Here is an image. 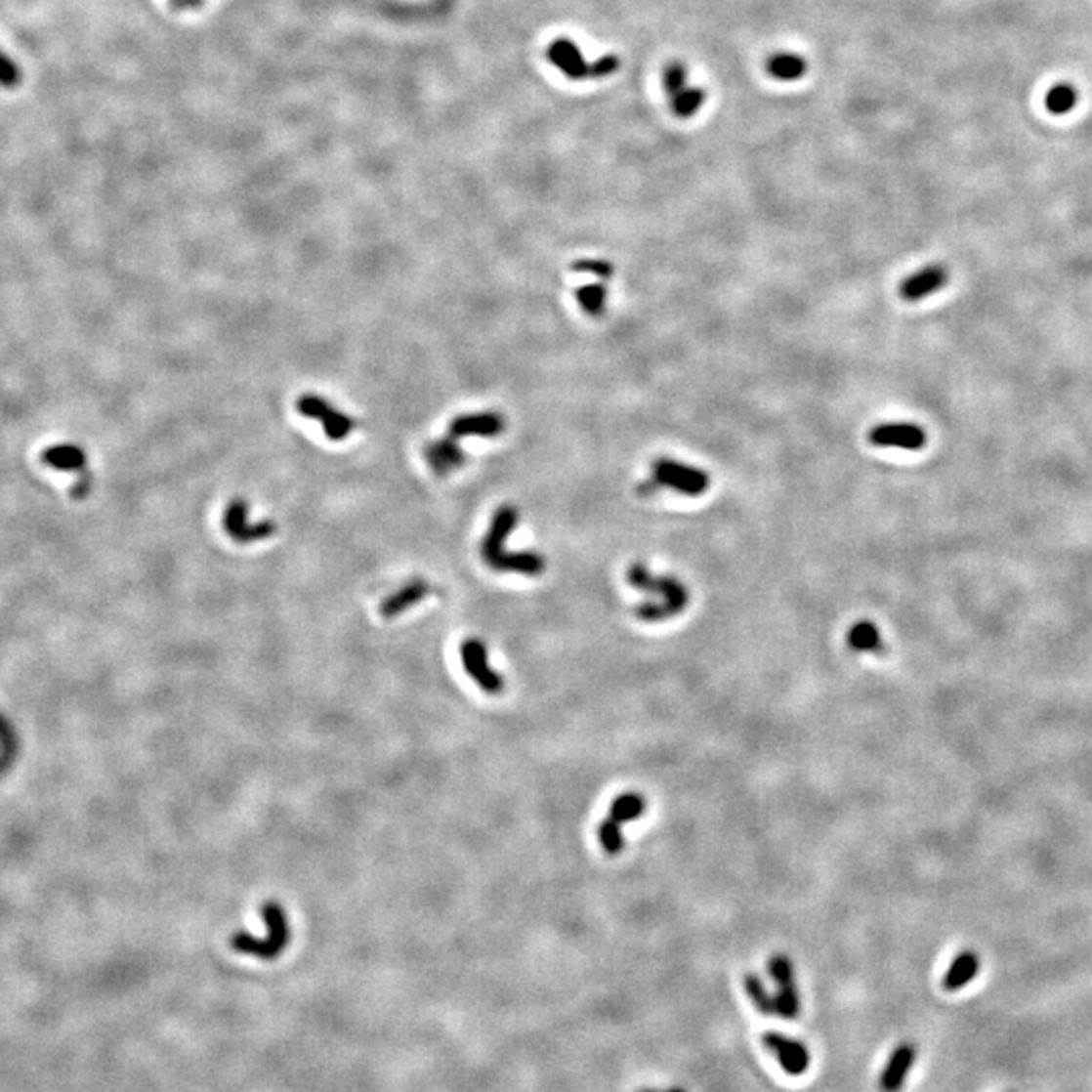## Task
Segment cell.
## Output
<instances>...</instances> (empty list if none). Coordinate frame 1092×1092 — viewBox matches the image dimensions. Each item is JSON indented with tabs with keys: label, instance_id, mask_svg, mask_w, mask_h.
Listing matches in <instances>:
<instances>
[{
	"label": "cell",
	"instance_id": "cell-1",
	"mask_svg": "<svg viewBox=\"0 0 1092 1092\" xmlns=\"http://www.w3.org/2000/svg\"><path fill=\"white\" fill-rule=\"evenodd\" d=\"M627 581L634 589L662 597V603H659V606H651L650 601H646L634 609L636 617L642 619V621H648V623L664 621V619L676 617L678 613H682L688 608L690 591L676 577H653L646 565L634 563L627 570Z\"/></svg>",
	"mask_w": 1092,
	"mask_h": 1092
},
{
	"label": "cell",
	"instance_id": "cell-2",
	"mask_svg": "<svg viewBox=\"0 0 1092 1092\" xmlns=\"http://www.w3.org/2000/svg\"><path fill=\"white\" fill-rule=\"evenodd\" d=\"M262 916L268 927V935L264 939H257L247 933H237L231 937V946L241 953L255 955L260 959H275L285 949L287 943H290L287 914L275 901H270L264 903Z\"/></svg>",
	"mask_w": 1092,
	"mask_h": 1092
},
{
	"label": "cell",
	"instance_id": "cell-3",
	"mask_svg": "<svg viewBox=\"0 0 1092 1092\" xmlns=\"http://www.w3.org/2000/svg\"><path fill=\"white\" fill-rule=\"evenodd\" d=\"M546 57H549V62L565 73V77L572 79V81H583V79H603V77H609L619 69V60L615 55H606L601 57V60L589 63L579 45H574L568 39H557L551 43L549 51H546Z\"/></svg>",
	"mask_w": 1092,
	"mask_h": 1092
},
{
	"label": "cell",
	"instance_id": "cell-4",
	"mask_svg": "<svg viewBox=\"0 0 1092 1092\" xmlns=\"http://www.w3.org/2000/svg\"><path fill=\"white\" fill-rule=\"evenodd\" d=\"M651 480L659 487H672V490L686 496H700L708 490L710 478L706 472L676 462V459L657 457L651 464Z\"/></svg>",
	"mask_w": 1092,
	"mask_h": 1092
},
{
	"label": "cell",
	"instance_id": "cell-5",
	"mask_svg": "<svg viewBox=\"0 0 1092 1092\" xmlns=\"http://www.w3.org/2000/svg\"><path fill=\"white\" fill-rule=\"evenodd\" d=\"M296 407L304 417L318 421L330 441H344L355 431V425H357L355 419L349 417V415H344L338 409H334L326 399H322L318 395L300 397Z\"/></svg>",
	"mask_w": 1092,
	"mask_h": 1092
},
{
	"label": "cell",
	"instance_id": "cell-6",
	"mask_svg": "<svg viewBox=\"0 0 1092 1092\" xmlns=\"http://www.w3.org/2000/svg\"><path fill=\"white\" fill-rule=\"evenodd\" d=\"M769 975L777 984V995H775V1014H779L785 1020H795L801 1012L799 991L793 977V963L787 955H773L769 961Z\"/></svg>",
	"mask_w": 1092,
	"mask_h": 1092
},
{
	"label": "cell",
	"instance_id": "cell-7",
	"mask_svg": "<svg viewBox=\"0 0 1092 1092\" xmlns=\"http://www.w3.org/2000/svg\"><path fill=\"white\" fill-rule=\"evenodd\" d=\"M462 662L472 680L487 694H498L504 690V678L487 664V651L482 640H466L459 648Z\"/></svg>",
	"mask_w": 1092,
	"mask_h": 1092
},
{
	"label": "cell",
	"instance_id": "cell-8",
	"mask_svg": "<svg viewBox=\"0 0 1092 1092\" xmlns=\"http://www.w3.org/2000/svg\"><path fill=\"white\" fill-rule=\"evenodd\" d=\"M763 1044L767 1050H771L775 1054V1058L779 1060L781 1069L789 1074V1076H801L806 1074L810 1069V1050L808 1046L793 1040L781 1031H765L763 1033Z\"/></svg>",
	"mask_w": 1092,
	"mask_h": 1092
},
{
	"label": "cell",
	"instance_id": "cell-9",
	"mask_svg": "<svg viewBox=\"0 0 1092 1092\" xmlns=\"http://www.w3.org/2000/svg\"><path fill=\"white\" fill-rule=\"evenodd\" d=\"M247 514H249V506L243 498L231 500V504H229L227 510H225L223 526H225L227 534L231 536L235 542L247 544V542H257V540L273 536L275 525L272 521H266V523H260V525H251V523H247Z\"/></svg>",
	"mask_w": 1092,
	"mask_h": 1092
},
{
	"label": "cell",
	"instance_id": "cell-10",
	"mask_svg": "<svg viewBox=\"0 0 1092 1092\" xmlns=\"http://www.w3.org/2000/svg\"><path fill=\"white\" fill-rule=\"evenodd\" d=\"M872 445L878 447H901V449H923L927 443V434L923 427L912 425V423H884V425H876L870 436H868Z\"/></svg>",
	"mask_w": 1092,
	"mask_h": 1092
},
{
	"label": "cell",
	"instance_id": "cell-11",
	"mask_svg": "<svg viewBox=\"0 0 1092 1092\" xmlns=\"http://www.w3.org/2000/svg\"><path fill=\"white\" fill-rule=\"evenodd\" d=\"M519 519L521 514L512 504H504L494 512L492 525L482 540V557L485 563H490L504 551V542L512 534L516 525H519Z\"/></svg>",
	"mask_w": 1092,
	"mask_h": 1092
},
{
	"label": "cell",
	"instance_id": "cell-12",
	"mask_svg": "<svg viewBox=\"0 0 1092 1092\" xmlns=\"http://www.w3.org/2000/svg\"><path fill=\"white\" fill-rule=\"evenodd\" d=\"M949 281V273H946L945 268L941 266H929L921 272H916L912 275H908L901 287H899V294L903 300L906 302H918L923 300L931 294H937L941 287L946 285Z\"/></svg>",
	"mask_w": 1092,
	"mask_h": 1092
},
{
	"label": "cell",
	"instance_id": "cell-13",
	"mask_svg": "<svg viewBox=\"0 0 1092 1092\" xmlns=\"http://www.w3.org/2000/svg\"><path fill=\"white\" fill-rule=\"evenodd\" d=\"M506 429L504 417L498 413H474V415H459L449 423V436L455 440L466 436H480V438H498Z\"/></svg>",
	"mask_w": 1092,
	"mask_h": 1092
},
{
	"label": "cell",
	"instance_id": "cell-14",
	"mask_svg": "<svg viewBox=\"0 0 1092 1092\" xmlns=\"http://www.w3.org/2000/svg\"><path fill=\"white\" fill-rule=\"evenodd\" d=\"M916 1060V1048L912 1044H899L895 1048V1052L890 1054L886 1067L880 1074L878 1086L882 1092H901V1088L904 1086V1080L914 1065Z\"/></svg>",
	"mask_w": 1092,
	"mask_h": 1092
},
{
	"label": "cell",
	"instance_id": "cell-15",
	"mask_svg": "<svg viewBox=\"0 0 1092 1092\" xmlns=\"http://www.w3.org/2000/svg\"><path fill=\"white\" fill-rule=\"evenodd\" d=\"M423 453H425L427 464L434 468V472L438 476H447V474L455 472L457 468H462L466 464V453H464L462 447L457 445V440L453 436H447L443 440L427 443Z\"/></svg>",
	"mask_w": 1092,
	"mask_h": 1092
},
{
	"label": "cell",
	"instance_id": "cell-16",
	"mask_svg": "<svg viewBox=\"0 0 1092 1092\" xmlns=\"http://www.w3.org/2000/svg\"><path fill=\"white\" fill-rule=\"evenodd\" d=\"M429 593V585L423 579H413L409 581L405 587H400L397 593L389 595L383 606H381V615L385 619H395L399 617L403 611H407L409 608L417 606L425 599V595Z\"/></svg>",
	"mask_w": 1092,
	"mask_h": 1092
},
{
	"label": "cell",
	"instance_id": "cell-17",
	"mask_svg": "<svg viewBox=\"0 0 1092 1092\" xmlns=\"http://www.w3.org/2000/svg\"><path fill=\"white\" fill-rule=\"evenodd\" d=\"M977 973H980V957H977L973 951H963L955 957L949 971L945 973L943 987L946 991H959L975 980Z\"/></svg>",
	"mask_w": 1092,
	"mask_h": 1092
},
{
	"label": "cell",
	"instance_id": "cell-18",
	"mask_svg": "<svg viewBox=\"0 0 1092 1092\" xmlns=\"http://www.w3.org/2000/svg\"><path fill=\"white\" fill-rule=\"evenodd\" d=\"M43 464L60 472L83 474L88 457H85L83 449L77 445H55L43 453Z\"/></svg>",
	"mask_w": 1092,
	"mask_h": 1092
},
{
	"label": "cell",
	"instance_id": "cell-19",
	"mask_svg": "<svg viewBox=\"0 0 1092 1092\" xmlns=\"http://www.w3.org/2000/svg\"><path fill=\"white\" fill-rule=\"evenodd\" d=\"M767 71L779 81H795L806 75L808 62L795 53H777L767 62Z\"/></svg>",
	"mask_w": 1092,
	"mask_h": 1092
},
{
	"label": "cell",
	"instance_id": "cell-20",
	"mask_svg": "<svg viewBox=\"0 0 1092 1092\" xmlns=\"http://www.w3.org/2000/svg\"><path fill=\"white\" fill-rule=\"evenodd\" d=\"M848 646L854 651H880L882 638L880 631L870 621H860L848 631Z\"/></svg>",
	"mask_w": 1092,
	"mask_h": 1092
},
{
	"label": "cell",
	"instance_id": "cell-21",
	"mask_svg": "<svg viewBox=\"0 0 1092 1092\" xmlns=\"http://www.w3.org/2000/svg\"><path fill=\"white\" fill-rule=\"evenodd\" d=\"M644 814H646V799L636 791L623 793L611 803V819H615L617 823L634 821Z\"/></svg>",
	"mask_w": 1092,
	"mask_h": 1092
},
{
	"label": "cell",
	"instance_id": "cell-22",
	"mask_svg": "<svg viewBox=\"0 0 1092 1092\" xmlns=\"http://www.w3.org/2000/svg\"><path fill=\"white\" fill-rule=\"evenodd\" d=\"M574 298L581 304V308L585 310V314L589 315H603L606 312V300H608V290L603 283H589V285H581L574 290Z\"/></svg>",
	"mask_w": 1092,
	"mask_h": 1092
},
{
	"label": "cell",
	"instance_id": "cell-23",
	"mask_svg": "<svg viewBox=\"0 0 1092 1092\" xmlns=\"http://www.w3.org/2000/svg\"><path fill=\"white\" fill-rule=\"evenodd\" d=\"M704 102H706V92L698 88H690V85L674 98H670V105L678 118H693L694 113L704 105Z\"/></svg>",
	"mask_w": 1092,
	"mask_h": 1092
},
{
	"label": "cell",
	"instance_id": "cell-24",
	"mask_svg": "<svg viewBox=\"0 0 1092 1092\" xmlns=\"http://www.w3.org/2000/svg\"><path fill=\"white\" fill-rule=\"evenodd\" d=\"M744 991H746V995H749L751 1003L761 1014H765V1016L775 1014V997L767 991L765 984L759 980L757 975H753V973L744 975Z\"/></svg>",
	"mask_w": 1092,
	"mask_h": 1092
},
{
	"label": "cell",
	"instance_id": "cell-25",
	"mask_svg": "<svg viewBox=\"0 0 1092 1092\" xmlns=\"http://www.w3.org/2000/svg\"><path fill=\"white\" fill-rule=\"evenodd\" d=\"M599 842L601 848L606 850L608 854L615 856L619 852H623L625 848V838H623V831H621V823H617L615 819H603L599 825Z\"/></svg>",
	"mask_w": 1092,
	"mask_h": 1092
},
{
	"label": "cell",
	"instance_id": "cell-26",
	"mask_svg": "<svg viewBox=\"0 0 1092 1092\" xmlns=\"http://www.w3.org/2000/svg\"><path fill=\"white\" fill-rule=\"evenodd\" d=\"M1074 104H1076V92L1071 88V85H1056L1046 98V107L1052 113H1067L1069 109L1074 107Z\"/></svg>",
	"mask_w": 1092,
	"mask_h": 1092
},
{
	"label": "cell",
	"instance_id": "cell-27",
	"mask_svg": "<svg viewBox=\"0 0 1092 1092\" xmlns=\"http://www.w3.org/2000/svg\"><path fill=\"white\" fill-rule=\"evenodd\" d=\"M686 88H688V69H686V65L682 62L668 63V67L664 71V90H666L668 98H674L676 94H680Z\"/></svg>",
	"mask_w": 1092,
	"mask_h": 1092
},
{
	"label": "cell",
	"instance_id": "cell-28",
	"mask_svg": "<svg viewBox=\"0 0 1092 1092\" xmlns=\"http://www.w3.org/2000/svg\"><path fill=\"white\" fill-rule=\"evenodd\" d=\"M570 270L579 273H591L601 279L613 277V264H609L608 260H579L570 266Z\"/></svg>",
	"mask_w": 1092,
	"mask_h": 1092
},
{
	"label": "cell",
	"instance_id": "cell-29",
	"mask_svg": "<svg viewBox=\"0 0 1092 1092\" xmlns=\"http://www.w3.org/2000/svg\"><path fill=\"white\" fill-rule=\"evenodd\" d=\"M21 83V71L9 55L0 51V88L13 90Z\"/></svg>",
	"mask_w": 1092,
	"mask_h": 1092
},
{
	"label": "cell",
	"instance_id": "cell-30",
	"mask_svg": "<svg viewBox=\"0 0 1092 1092\" xmlns=\"http://www.w3.org/2000/svg\"><path fill=\"white\" fill-rule=\"evenodd\" d=\"M657 490H659V485H657L651 478H650L648 482H642V483L638 485V494H640V496H646V498H648V496H653Z\"/></svg>",
	"mask_w": 1092,
	"mask_h": 1092
},
{
	"label": "cell",
	"instance_id": "cell-31",
	"mask_svg": "<svg viewBox=\"0 0 1092 1092\" xmlns=\"http://www.w3.org/2000/svg\"><path fill=\"white\" fill-rule=\"evenodd\" d=\"M640 1092H659V1090H655V1088H644V1090H640Z\"/></svg>",
	"mask_w": 1092,
	"mask_h": 1092
},
{
	"label": "cell",
	"instance_id": "cell-32",
	"mask_svg": "<svg viewBox=\"0 0 1092 1092\" xmlns=\"http://www.w3.org/2000/svg\"><path fill=\"white\" fill-rule=\"evenodd\" d=\"M668 1092H686V1090H682V1088H672V1090H668Z\"/></svg>",
	"mask_w": 1092,
	"mask_h": 1092
}]
</instances>
